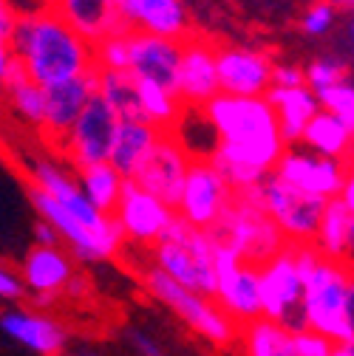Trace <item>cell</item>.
<instances>
[{
	"mask_svg": "<svg viewBox=\"0 0 354 356\" xmlns=\"http://www.w3.org/2000/svg\"><path fill=\"white\" fill-rule=\"evenodd\" d=\"M46 91V105H43V124H40V139H46L52 150L60 145V139L74 127L79 113L88 108L97 97V68L82 76L57 82L43 88Z\"/></svg>",
	"mask_w": 354,
	"mask_h": 356,
	"instance_id": "obj_12",
	"label": "cell"
},
{
	"mask_svg": "<svg viewBox=\"0 0 354 356\" xmlns=\"http://www.w3.org/2000/svg\"><path fill=\"white\" fill-rule=\"evenodd\" d=\"M97 97L114 111L119 122H139L137 79L128 71H97Z\"/></svg>",
	"mask_w": 354,
	"mask_h": 356,
	"instance_id": "obj_28",
	"label": "cell"
},
{
	"mask_svg": "<svg viewBox=\"0 0 354 356\" xmlns=\"http://www.w3.org/2000/svg\"><path fill=\"white\" fill-rule=\"evenodd\" d=\"M312 243L326 260H343V263L348 260V254L354 249V243H351V212L340 204V198L326 201Z\"/></svg>",
	"mask_w": 354,
	"mask_h": 356,
	"instance_id": "obj_26",
	"label": "cell"
},
{
	"mask_svg": "<svg viewBox=\"0 0 354 356\" xmlns=\"http://www.w3.org/2000/svg\"><path fill=\"white\" fill-rule=\"evenodd\" d=\"M159 139H162V130H156L153 124H148L142 119L139 122H119L108 164L125 178V181H130V178L137 175V170L145 164V159L151 156V150L156 147Z\"/></svg>",
	"mask_w": 354,
	"mask_h": 356,
	"instance_id": "obj_23",
	"label": "cell"
},
{
	"mask_svg": "<svg viewBox=\"0 0 354 356\" xmlns=\"http://www.w3.org/2000/svg\"><path fill=\"white\" fill-rule=\"evenodd\" d=\"M20 9L15 6V0H0V40H9L15 23H17Z\"/></svg>",
	"mask_w": 354,
	"mask_h": 356,
	"instance_id": "obj_39",
	"label": "cell"
},
{
	"mask_svg": "<svg viewBox=\"0 0 354 356\" xmlns=\"http://www.w3.org/2000/svg\"><path fill=\"white\" fill-rule=\"evenodd\" d=\"M116 127H119V119L114 116V111L100 97H94L74 122V127L54 147V159H60L74 172L82 167L105 164L111 156Z\"/></svg>",
	"mask_w": 354,
	"mask_h": 356,
	"instance_id": "obj_7",
	"label": "cell"
},
{
	"mask_svg": "<svg viewBox=\"0 0 354 356\" xmlns=\"http://www.w3.org/2000/svg\"><path fill=\"white\" fill-rule=\"evenodd\" d=\"M346 263H348V269H351V275H354V249H351V254H348V260H346Z\"/></svg>",
	"mask_w": 354,
	"mask_h": 356,
	"instance_id": "obj_50",
	"label": "cell"
},
{
	"mask_svg": "<svg viewBox=\"0 0 354 356\" xmlns=\"http://www.w3.org/2000/svg\"><path fill=\"white\" fill-rule=\"evenodd\" d=\"M190 164H193V159L182 150V145L176 142L170 133H162V139L156 142V147L151 150V156L145 159V164L137 170V175L130 178V181L176 212Z\"/></svg>",
	"mask_w": 354,
	"mask_h": 356,
	"instance_id": "obj_11",
	"label": "cell"
},
{
	"mask_svg": "<svg viewBox=\"0 0 354 356\" xmlns=\"http://www.w3.org/2000/svg\"><path fill=\"white\" fill-rule=\"evenodd\" d=\"M275 60L255 49L224 46L215 49V71H218V91L227 97H267L272 88Z\"/></svg>",
	"mask_w": 354,
	"mask_h": 356,
	"instance_id": "obj_10",
	"label": "cell"
},
{
	"mask_svg": "<svg viewBox=\"0 0 354 356\" xmlns=\"http://www.w3.org/2000/svg\"><path fill=\"white\" fill-rule=\"evenodd\" d=\"M210 238L233 246L241 254V260L252 266H263L286 246L284 235L275 229V224L261 209L258 187L233 193V204L221 215L218 224L210 229Z\"/></svg>",
	"mask_w": 354,
	"mask_h": 356,
	"instance_id": "obj_3",
	"label": "cell"
},
{
	"mask_svg": "<svg viewBox=\"0 0 354 356\" xmlns=\"http://www.w3.org/2000/svg\"><path fill=\"white\" fill-rule=\"evenodd\" d=\"M6 42L26 76L40 88L94 71V46L66 26L46 3L20 9Z\"/></svg>",
	"mask_w": 354,
	"mask_h": 356,
	"instance_id": "obj_1",
	"label": "cell"
},
{
	"mask_svg": "<svg viewBox=\"0 0 354 356\" xmlns=\"http://www.w3.org/2000/svg\"><path fill=\"white\" fill-rule=\"evenodd\" d=\"M0 102L9 108V113L26 124L29 130H37L40 133V124H43V105H46V91L31 82L26 76V71L20 68V63L15 60L9 76H6V85H3V94H0Z\"/></svg>",
	"mask_w": 354,
	"mask_h": 356,
	"instance_id": "obj_25",
	"label": "cell"
},
{
	"mask_svg": "<svg viewBox=\"0 0 354 356\" xmlns=\"http://www.w3.org/2000/svg\"><path fill=\"white\" fill-rule=\"evenodd\" d=\"M74 175H77V187H79L82 198L97 212L114 215V209L119 204V195H122V187H125V178L108 161L94 164V167H82Z\"/></svg>",
	"mask_w": 354,
	"mask_h": 356,
	"instance_id": "obj_27",
	"label": "cell"
},
{
	"mask_svg": "<svg viewBox=\"0 0 354 356\" xmlns=\"http://www.w3.org/2000/svg\"><path fill=\"white\" fill-rule=\"evenodd\" d=\"M303 85V68L292 63H275L272 68V88H300Z\"/></svg>",
	"mask_w": 354,
	"mask_h": 356,
	"instance_id": "obj_36",
	"label": "cell"
},
{
	"mask_svg": "<svg viewBox=\"0 0 354 356\" xmlns=\"http://www.w3.org/2000/svg\"><path fill=\"white\" fill-rule=\"evenodd\" d=\"M346 348H348V350H351V356H354V339H351V342H346Z\"/></svg>",
	"mask_w": 354,
	"mask_h": 356,
	"instance_id": "obj_51",
	"label": "cell"
},
{
	"mask_svg": "<svg viewBox=\"0 0 354 356\" xmlns=\"http://www.w3.org/2000/svg\"><path fill=\"white\" fill-rule=\"evenodd\" d=\"M52 302H54L52 294H34V305H37V308H46V305H52Z\"/></svg>",
	"mask_w": 354,
	"mask_h": 356,
	"instance_id": "obj_46",
	"label": "cell"
},
{
	"mask_svg": "<svg viewBox=\"0 0 354 356\" xmlns=\"http://www.w3.org/2000/svg\"><path fill=\"white\" fill-rule=\"evenodd\" d=\"M334 26H337V12L326 3V0H315V3L300 15V29L306 34H312V37L329 34Z\"/></svg>",
	"mask_w": 354,
	"mask_h": 356,
	"instance_id": "obj_34",
	"label": "cell"
},
{
	"mask_svg": "<svg viewBox=\"0 0 354 356\" xmlns=\"http://www.w3.org/2000/svg\"><path fill=\"white\" fill-rule=\"evenodd\" d=\"M71 356H100V353H91V350H74Z\"/></svg>",
	"mask_w": 354,
	"mask_h": 356,
	"instance_id": "obj_49",
	"label": "cell"
},
{
	"mask_svg": "<svg viewBox=\"0 0 354 356\" xmlns=\"http://www.w3.org/2000/svg\"><path fill=\"white\" fill-rule=\"evenodd\" d=\"M179 63H182V42L151 37L142 31H128V74L134 79L162 85L164 91L176 94Z\"/></svg>",
	"mask_w": 354,
	"mask_h": 356,
	"instance_id": "obj_16",
	"label": "cell"
},
{
	"mask_svg": "<svg viewBox=\"0 0 354 356\" xmlns=\"http://www.w3.org/2000/svg\"><path fill=\"white\" fill-rule=\"evenodd\" d=\"M215 305L236 325H247L261 317V275L252 263H236L233 269L215 275Z\"/></svg>",
	"mask_w": 354,
	"mask_h": 356,
	"instance_id": "obj_19",
	"label": "cell"
},
{
	"mask_svg": "<svg viewBox=\"0 0 354 356\" xmlns=\"http://www.w3.org/2000/svg\"><path fill=\"white\" fill-rule=\"evenodd\" d=\"M321 111H329L332 116H337L348 130H354V82H340L329 91L315 94Z\"/></svg>",
	"mask_w": 354,
	"mask_h": 356,
	"instance_id": "obj_32",
	"label": "cell"
},
{
	"mask_svg": "<svg viewBox=\"0 0 354 356\" xmlns=\"http://www.w3.org/2000/svg\"><path fill=\"white\" fill-rule=\"evenodd\" d=\"M151 252H153V269L167 275L173 283L199 291L204 297L215 294L213 238L207 232L193 229L176 215L162 232L159 243L151 246Z\"/></svg>",
	"mask_w": 354,
	"mask_h": 356,
	"instance_id": "obj_2",
	"label": "cell"
},
{
	"mask_svg": "<svg viewBox=\"0 0 354 356\" xmlns=\"http://www.w3.org/2000/svg\"><path fill=\"white\" fill-rule=\"evenodd\" d=\"M346 161L323 159L312 150H306L300 145H292L281 153L275 164V175L289 187H295L303 195H312L321 201H332L340 195L343 181H346Z\"/></svg>",
	"mask_w": 354,
	"mask_h": 356,
	"instance_id": "obj_9",
	"label": "cell"
},
{
	"mask_svg": "<svg viewBox=\"0 0 354 356\" xmlns=\"http://www.w3.org/2000/svg\"><path fill=\"white\" fill-rule=\"evenodd\" d=\"M66 26H71L91 46L111 34H125L128 26L119 17L116 0H43Z\"/></svg>",
	"mask_w": 354,
	"mask_h": 356,
	"instance_id": "obj_18",
	"label": "cell"
},
{
	"mask_svg": "<svg viewBox=\"0 0 354 356\" xmlns=\"http://www.w3.org/2000/svg\"><path fill=\"white\" fill-rule=\"evenodd\" d=\"M15 65V54L9 49V42L6 40H0V94H3V85H6V76Z\"/></svg>",
	"mask_w": 354,
	"mask_h": 356,
	"instance_id": "obj_43",
	"label": "cell"
},
{
	"mask_svg": "<svg viewBox=\"0 0 354 356\" xmlns=\"http://www.w3.org/2000/svg\"><path fill=\"white\" fill-rule=\"evenodd\" d=\"M74 275V260L60 246H34L20 263V283L31 294H63L68 277Z\"/></svg>",
	"mask_w": 354,
	"mask_h": 356,
	"instance_id": "obj_20",
	"label": "cell"
},
{
	"mask_svg": "<svg viewBox=\"0 0 354 356\" xmlns=\"http://www.w3.org/2000/svg\"><path fill=\"white\" fill-rule=\"evenodd\" d=\"M348 40H351V46H354V17L348 20Z\"/></svg>",
	"mask_w": 354,
	"mask_h": 356,
	"instance_id": "obj_48",
	"label": "cell"
},
{
	"mask_svg": "<svg viewBox=\"0 0 354 356\" xmlns=\"http://www.w3.org/2000/svg\"><path fill=\"white\" fill-rule=\"evenodd\" d=\"M340 204L354 215V153L348 159V170H346V181H343V190H340Z\"/></svg>",
	"mask_w": 354,
	"mask_h": 356,
	"instance_id": "obj_40",
	"label": "cell"
},
{
	"mask_svg": "<svg viewBox=\"0 0 354 356\" xmlns=\"http://www.w3.org/2000/svg\"><path fill=\"white\" fill-rule=\"evenodd\" d=\"M119 17L128 31L185 42L193 37V20L185 0H119Z\"/></svg>",
	"mask_w": 354,
	"mask_h": 356,
	"instance_id": "obj_14",
	"label": "cell"
},
{
	"mask_svg": "<svg viewBox=\"0 0 354 356\" xmlns=\"http://www.w3.org/2000/svg\"><path fill=\"white\" fill-rule=\"evenodd\" d=\"M94 68L97 71H128V31L111 34L94 46Z\"/></svg>",
	"mask_w": 354,
	"mask_h": 356,
	"instance_id": "obj_33",
	"label": "cell"
},
{
	"mask_svg": "<svg viewBox=\"0 0 354 356\" xmlns=\"http://www.w3.org/2000/svg\"><path fill=\"white\" fill-rule=\"evenodd\" d=\"M267 102L275 111L278 133H281L284 147L300 145V136H303L306 124L312 122V116L321 111L318 97L309 91L306 85H300V88H270Z\"/></svg>",
	"mask_w": 354,
	"mask_h": 356,
	"instance_id": "obj_22",
	"label": "cell"
},
{
	"mask_svg": "<svg viewBox=\"0 0 354 356\" xmlns=\"http://www.w3.org/2000/svg\"><path fill=\"white\" fill-rule=\"evenodd\" d=\"M137 97H139L142 122L153 124L162 133H170L176 127V122H179L182 111H185L182 99L173 91H164L162 85H153V82H145V79H137Z\"/></svg>",
	"mask_w": 354,
	"mask_h": 356,
	"instance_id": "obj_29",
	"label": "cell"
},
{
	"mask_svg": "<svg viewBox=\"0 0 354 356\" xmlns=\"http://www.w3.org/2000/svg\"><path fill=\"white\" fill-rule=\"evenodd\" d=\"M258 190H261L263 215L272 220L275 229L284 235L286 243H312L315 241L326 201L298 193L295 187L281 181L275 172H270L267 178H263V181L258 184Z\"/></svg>",
	"mask_w": 354,
	"mask_h": 356,
	"instance_id": "obj_6",
	"label": "cell"
},
{
	"mask_svg": "<svg viewBox=\"0 0 354 356\" xmlns=\"http://www.w3.org/2000/svg\"><path fill=\"white\" fill-rule=\"evenodd\" d=\"M332 348H334V342L315 331L292 334V356H329Z\"/></svg>",
	"mask_w": 354,
	"mask_h": 356,
	"instance_id": "obj_35",
	"label": "cell"
},
{
	"mask_svg": "<svg viewBox=\"0 0 354 356\" xmlns=\"http://www.w3.org/2000/svg\"><path fill=\"white\" fill-rule=\"evenodd\" d=\"M145 289L162 305H167L170 311H176L187 328L199 331L210 342L227 345V342H233L238 337V325L215 302H210V297H204L199 291H190V289H185L179 283H173L159 269H148L145 272Z\"/></svg>",
	"mask_w": 354,
	"mask_h": 356,
	"instance_id": "obj_5",
	"label": "cell"
},
{
	"mask_svg": "<svg viewBox=\"0 0 354 356\" xmlns=\"http://www.w3.org/2000/svg\"><path fill=\"white\" fill-rule=\"evenodd\" d=\"M85 291H88V280L82 275H71L68 283H66V289H63V294L71 297V300H82Z\"/></svg>",
	"mask_w": 354,
	"mask_h": 356,
	"instance_id": "obj_44",
	"label": "cell"
},
{
	"mask_svg": "<svg viewBox=\"0 0 354 356\" xmlns=\"http://www.w3.org/2000/svg\"><path fill=\"white\" fill-rule=\"evenodd\" d=\"M300 147L312 150L323 159H334V161H346L354 153V130H348L337 116H332L329 111H318L312 116V122L306 124L303 136H300Z\"/></svg>",
	"mask_w": 354,
	"mask_h": 356,
	"instance_id": "obj_24",
	"label": "cell"
},
{
	"mask_svg": "<svg viewBox=\"0 0 354 356\" xmlns=\"http://www.w3.org/2000/svg\"><path fill=\"white\" fill-rule=\"evenodd\" d=\"M173 218H176V212L170 207H164L151 193L139 190L134 181H125L119 204L114 209V220L122 229L125 241L137 243V246H156Z\"/></svg>",
	"mask_w": 354,
	"mask_h": 356,
	"instance_id": "obj_13",
	"label": "cell"
},
{
	"mask_svg": "<svg viewBox=\"0 0 354 356\" xmlns=\"http://www.w3.org/2000/svg\"><path fill=\"white\" fill-rule=\"evenodd\" d=\"M215 49L204 37H187L182 42V63L176 76V97L185 108H204L213 102L218 91V71H215Z\"/></svg>",
	"mask_w": 354,
	"mask_h": 356,
	"instance_id": "obj_15",
	"label": "cell"
},
{
	"mask_svg": "<svg viewBox=\"0 0 354 356\" xmlns=\"http://www.w3.org/2000/svg\"><path fill=\"white\" fill-rule=\"evenodd\" d=\"M346 79H348V65L340 57H318L303 68V85L312 94L329 91V88H334Z\"/></svg>",
	"mask_w": 354,
	"mask_h": 356,
	"instance_id": "obj_31",
	"label": "cell"
},
{
	"mask_svg": "<svg viewBox=\"0 0 354 356\" xmlns=\"http://www.w3.org/2000/svg\"><path fill=\"white\" fill-rule=\"evenodd\" d=\"M343 320H346V331H348V342L354 339V275L346 286V297H343Z\"/></svg>",
	"mask_w": 354,
	"mask_h": 356,
	"instance_id": "obj_41",
	"label": "cell"
},
{
	"mask_svg": "<svg viewBox=\"0 0 354 356\" xmlns=\"http://www.w3.org/2000/svg\"><path fill=\"white\" fill-rule=\"evenodd\" d=\"M23 294V283L20 277L6 269V266H0V300H17Z\"/></svg>",
	"mask_w": 354,
	"mask_h": 356,
	"instance_id": "obj_38",
	"label": "cell"
},
{
	"mask_svg": "<svg viewBox=\"0 0 354 356\" xmlns=\"http://www.w3.org/2000/svg\"><path fill=\"white\" fill-rule=\"evenodd\" d=\"M0 328L15 342L40 356H54L66 348V328L43 311H6L0 314Z\"/></svg>",
	"mask_w": 354,
	"mask_h": 356,
	"instance_id": "obj_21",
	"label": "cell"
},
{
	"mask_svg": "<svg viewBox=\"0 0 354 356\" xmlns=\"http://www.w3.org/2000/svg\"><path fill=\"white\" fill-rule=\"evenodd\" d=\"M247 356H292V334L272 320H252L244 325Z\"/></svg>",
	"mask_w": 354,
	"mask_h": 356,
	"instance_id": "obj_30",
	"label": "cell"
},
{
	"mask_svg": "<svg viewBox=\"0 0 354 356\" xmlns=\"http://www.w3.org/2000/svg\"><path fill=\"white\" fill-rule=\"evenodd\" d=\"M128 339H130V345H134V350H137L139 356H164V350L159 348V342H156L151 334H145V331L130 328V331H128Z\"/></svg>",
	"mask_w": 354,
	"mask_h": 356,
	"instance_id": "obj_37",
	"label": "cell"
},
{
	"mask_svg": "<svg viewBox=\"0 0 354 356\" xmlns=\"http://www.w3.org/2000/svg\"><path fill=\"white\" fill-rule=\"evenodd\" d=\"M351 243H354V215H351Z\"/></svg>",
	"mask_w": 354,
	"mask_h": 356,
	"instance_id": "obj_52",
	"label": "cell"
},
{
	"mask_svg": "<svg viewBox=\"0 0 354 356\" xmlns=\"http://www.w3.org/2000/svg\"><path fill=\"white\" fill-rule=\"evenodd\" d=\"M329 356H351V350H348V348H346V345H334V348H332V353H329Z\"/></svg>",
	"mask_w": 354,
	"mask_h": 356,
	"instance_id": "obj_47",
	"label": "cell"
},
{
	"mask_svg": "<svg viewBox=\"0 0 354 356\" xmlns=\"http://www.w3.org/2000/svg\"><path fill=\"white\" fill-rule=\"evenodd\" d=\"M34 246H60V235L54 232L52 224H46V220H40L34 227Z\"/></svg>",
	"mask_w": 354,
	"mask_h": 356,
	"instance_id": "obj_42",
	"label": "cell"
},
{
	"mask_svg": "<svg viewBox=\"0 0 354 356\" xmlns=\"http://www.w3.org/2000/svg\"><path fill=\"white\" fill-rule=\"evenodd\" d=\"M258 275H261V317L281 323V317L298 308L303 297V280L295 272L289 243L275 257L258 266Z\"/></svg>",
	"mask_w": 354,
	"mask_h": 356,
	"instance_id": "obj_17",
	"label": "cell"
},
{
	"mask_svg": "<svg viewBox=\"0 0 354 356\" xmlns=\"http://www.w3.org/2000/svg\"><path fill=\"white\" fill-rule=\"evenodd\" d=\"M233 204V190L210 161H193L176 204V215L199 232H210Z\"/></svg>",
	"mask_w": 354,
	"mask_h": 356,
	"instance_id": "obj_8",
	"label": "cell"
},
{
	"mask_svg": "<svg viewBox=\"0 0 354 356\" xmlns=\"http://www.w3.org/2000/svg\"><path fill=\"white\" fill-rule=\"evenodd\" d=\"M334 12H354V0H326Z\"/></svg>",
	"mask_w": 354,
	"mask_h": 356,
	"instance_id": "obj_45",
	"label": "cell"
},
{
	"mask_svg": "<svg viewBox=\"0 0 354 356\" xmlns=\"http://www.w3.org/2000/svg\"><path fill=\"white\" fill-rule=\"evenodd\" d=\"M351 280V269L343 260H321L315 275L303 283L300 308L306 317V328L315 331L334 345L348 342L346 320H343V297Z\"/></svg>",
	"mask_w": 354,
	"mask_h": 356,
	"instance_id": "obj_4",
	"label": "cell"
}]
</instances>
